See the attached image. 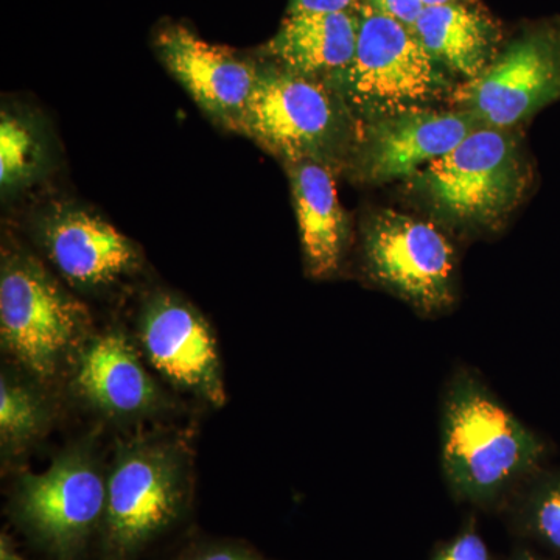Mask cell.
Returning <instances> with one entry per match:
<instances>
[{
    "instance_id": "obj_1",
    "label": "cell",
    "mask_w": 560,
    "mask_h": 560,
    "mask_svg": "<svg viewBox=\"0 0 560 560\" xmlns=\"http://www.w3.org/2000/svg\"><path fill=\"white\" fill-rule=\"evenodd\" d=\"M194 451L183 431L117 442L106 466V506L92 560H140L175 536L194 508Z\"/></svg>"
},
{
    "instance_id": "obj_2",
    "label": "cell",
    "mask_w": 560,
    "mask_h": 560,
    "mask_svg": "<svg viewBox=\"0 0 560 560\" xmlns=\"http://www.w3.org/2000/svg\"><path fill=\"white\" fill-rule=\"evenodd\" d=\"M106 506L97 433L65 448L49 469L18 475L5 514L46 560H92Z\"/></svg>"
},
{
    "instance_id": "obj_3",
    "label": "cell",
    "mask_w": 560,
    "mask_h": 560,
    "mask_svg": "<svg viewBox=\"0 0 560 560\" xmlns=\"http://www.w3.org/2000/svg\"><path fill=\"white\" fill-rule=\"evenodd\" d=\"M91 334L86 305L58 285L35 257L3 254L0 342L9 366L55 390Z\"/></svg>"
},
{
    "instance_id": "obj_4",
    "label": "cell",
    "mask_w": 560,
    "mask_h": 560,
    "mask_svg": "<svg viewBox=\"0 0 560 560\" xmlns=\"http://www.w3.org/2000/svg\"><path fill=\"white\" fill-rule=\"evenodd\" d=\"M541 448L477 377L456 375L442 412V466L456 495L495 499L539 463Z\"/></svg>"
},
{
    "instance_id": "obj_5",
    "label": "cell",
    "mask_w": 560,
    "mask_h": 560,
    "mask_svg": "<svg viewBox=\"0 0 560 560\" xmlns=\"http://www.w3.org/2000/svg\"><path fill=\"white\" fill-rule=\"evenodd\" d=\"M352 61L331 75L346 109L371 121L423 109L448 90L444 66L399 21L364 7Z\"/></svg>"
},
{
    "instance_id": "obj_6",
    "label": "cell",
    "mask_w": 560,
    "mask_h": 560,
    "mask_svg": "<svg viewBox=\"0 0 560 560\" xmlns=\"http://www.w3.org/2000/svg\"><path fill=\"white\" fill-rule=\"evenodd\" d=\"M418 179L445 215L493 226L522 200L528 171L514 139L499 128L480 127L423 167Z\"/></svg>"
},
{
    "instance_id": "obj_7",
    "label": "cell",
    "mask_w": 560,
    "mask_h": 560,
    "mask_svg": "<svg viewBox=\"0 0 560 560\" xmlns=\"http://www.w3.org/2000/svg\"><path fill=\"white\" fill-rule=\"evenodd\" d=\"M238 131L293 162L327 160L345 138V113L329 90L290 70L259 72Z\"/></svg>"
},
{
    "instance_id": "obj_8",
    "label": "cell",
    "mask_w": 560,
    "mask_h": 560,
    "mask_svg": "<svg viewBox=\"0 0 560 560\" xmlns=\"http://www.w3.org/2000/svg\"><path fill=\"white\" fill-rule=\"evenodd\" d=\"M368 276L423 313L455 302V250L433 224L397 212L375 215L364 232Z\"/></svg>"
},
{
    "instance_id": "obj_9",
    "label": "cell",
    "mask_w": 560,
    "mask_h": 560,
    "mask_svg": "<svg viewBox=\"0 0 560 560\" xmlns=\"http://www.w3.org/2000/svg\"><path fill=\"white\" fill-rule=\"evenodd\" d=\"M136 345L173 388L213 408L226 404L215 335L187 302L172 294L154 296L140 315Z\"/></svg>"
},
{
    "instance_id": "obj_10",
    "label": "cell",
    "mask_w": 560,
    "mask_h": 560,
    "mask_svg": "<svg viewBox=\"0 0 560 560\" xmlns=\"http://www.w3.org/2000/svg\"><path fill=\"white\" fill-rule=\"evenodd\" d=\"M560 101V35L530 33L460 88L464 110L492 128H506Z\"/></svg>"
},
{
    "instance_id": "obj_11",
    "label": "cell",
    "mask_w": 560,
    "mask_h": 560,
    "mask_svg": "<svg viewBox=\"0 0 560 560\" xmlns=\"http://www.w3.org/2000/svg\"><path fill=\"white\" fill-rule=\"evenodd\" d=\"M66 381L84 407L108 422H142L171 407L138 345L120 329L92 331Z\"/></svg>"
},
{
    "instance_id": "obj_12",
    "label": "cell",
    "mask_w": 560,
    "mask_h": 560,
    "mask_svg": "<svg viewBox=\"0 0 560 560\" xmlns=\"http://www.w3.org/2000/svg\"><path fill=\"white\" fill-rule=\"evenodd\" d=\"M480 121L470 113L415 109L371 121L361 145L359 172L372 183L418 175L459 145Z\"/></svg>"
},
{
    "instance_id": "obj_13",
    "label": "cell",
    "mask_w": 560,
    "mask_h": 560,
    "mask_svg": "<svg viewBox=\"0 0 560 560\" xmlns=\"http://www.w3.org/2000/svg\"><path fill=\"white\" fill-rule=\"evenodd\" d=\"M158 49L168 70L206 113L234 130L241 128L259 79L254 66L206 43L183 25L161 32Z\"/></svg>"
},
{
    "instance_id": "obj_14",
    "label": "cell",
    "mask_w": 560,
    "mask_h": 560,
    "mask_svg": "<svg viewBox=\"0 0 560 560\" xmlns=\"http://www.w3.org/2000/svg\"><path fill=\"white\" fill-rule=\"evenodd\" d=\"M43 243L62 278L83 290L108 289L131 276L140 265L135 243L86 210L60 209L51 213L44 224Z\"/></svg>"
},
{
    "instance_id": "obj_15",
    "label": "cell",
    "mask_w": 560,
    "mask_h": 560,
    "mask_svg": "<svg viewBox=\"0 0 560 560\" xmlns=\"http://www.w3.org/2000/svg\"><path fill=\"white\" fill-rule=\"evenodd\" d=\"M290 178L305 268L313 278H330L340 270L348 245L334 176L320 162L301 161L291 164Z\"/></svg>"
},
{
    "instance_id": "obj_16",
    "label": "cell",
    "mask_w": 560,
    "mask_h": 560,
    "mask_svg": "<svg viewBox=\"0 0 560 560\" xmlns=\"http://www.w3.org/2000/svg\"><path fill=\"white\" fill-rule=\"evenodd\" d=\"M360 21L349 13H290L267 50L298 75H335L352 61Z\"/></svg>"
},
{
    "instance_id": "obj_17",
    "label": "cell",
    "mask_w": 560,
    "mask_h": 560,
    "mask_svg": "<svg viewBox=\"0 0 560 560\" xmlns=\"http://www.w3.org/2000/svg\"><path fill=\"white\" fill-rule=\"evenodd\" d=\"M415 33L431 57L470 80L488 69L495 49L492 24L459 2L425 7Z\"/></svg>"
},
{
    "instance_id": "obj_18",
    "label": "cell",
    "mask_w": 560,
    "mask_h": 560,
    "mask_svg": "<svg viewBox=\"0 0 560 560\" xmlns=\"http://www.w3.org/2000/svg\"><path fill=\"white\" fill-rule=\"evenodd\" d=\"M50 393L14 368H3L0 375V453L3 466L21 458L49 433L55 419Z\"/></svg>"
},
{
    "instance_id": "obj_19",
    "label": "cell",
    "mask_w": 560,
    "mask_h": 560,
    "mask_svg": "<svg viewBox=\"0 0 560 560\" xmlns=\"http://www.w3.org/2000/svg\"><path fill=\"white\" fill-rule=\"evenodd\" d=\"M38 145L27 127L3 113L0 119V183L3 187L24 183L35 171Z\"/></svg>"
},
{
    "instance_id": "obj_20",
    "label": "cell",
    "mask_w": 560,
    "mask_h": 560,
    "mask_svg": "<svg viewBox=\"0 0 560 560\" xmlns=\"http://www.w3.org/2000/svg\"><path fill=\"white\" fill-rule=\"evenodd\" d=\"M167 560H270L243 540L226 537H187Z\"/></svg>"
},
{
    "instance_id": "obj_21",
    "label": "cell",
    "mask_w": 560,
    "mask_h": 560,
    "mask_svg": "<svg viewBox=\"0 0 560 560\" xmlns=\"http://www.w3.org/2000/svg\"><path fill=\"white\" fill-rule=\"evenodd\" d=\"M536 526L541 537L560 550V482L540 497L536 508Z\"/></svg>"
},
{
    "instance_id": "obj_22",
    "label": "cell",
    "mask_w": 560,
    "mask_h": 560,
    "mask_svg": "<svg viewBox=\"0 0 560 560\" xmlns=\"http://www.w3.org/2000/svg\"><path fill=\"white\" fill-rule=\"evenodd\" d=\"M434 560H490L488 547L475 530H466L444 548Z\"/></svg>"
},
{
    "instance_id": "obj_23",
    "label": "cell",
    "mask_w": 560,
    "mask_h": 560,
    "mask_svg": "<svg viewBox=\"0 0 560 560\" xmlns=\"http://www.w3.org/2000/svg\"><path fill=\"white\" fill-rule=\"evenodd\" d=\"M372 9L378 13L386 14L393 20L399 21L405 27L415 32L416 22L425 10L422 0H370Z\"/></svg>"
},
{
    "instance_id": "obj_24",
    "label": "cell",
    "mask_w": 560,
    "mask_h": 560,
    "mask_svg": "<svg viewBox=\"0 0 560 560\" xmlns=\"http://www.w3.org/2000/svg\"><path fill=\"white\" fill-rule=\"evenodd\" d=\"M355 0H291L290 13H348Z\"/></svg>"
},
{
    "instance_id": "obj_25",
    "label": "cell",
    "mask_w": 560,
    "mask_h": 560,
    "mask_svg": "<svg viewBox=\"0 0 560 560\" xmlns=\"http://www.w3.org/2000/svg\"><path fill=\"white\" fill-rule=\"evenodd\" d=\"M0 560H31L20 550V545L14 541L9 533L0 534Z\"/></svg>"
},
{
    "instance_id": "obj_26",
    "label": "cell",
    "mask_w": 560,
    "mask_h": 560,
    "mask_svg": "<svg viewBox=\"0 0 560 560\" xmlns=\"http://www.w3.org/2000/svg\"><path fill=\"white\" fill-rule=\"evenodd\" d=\"M423 5L433 7V5H444V3H455L458 0H422Z\"/></svg>"
},
{
    "instance_id": "obj_27",
    "label": "cell",
    "mask_w": 560,
    "mask_h": 560,
    "mask_svg": "<svg viewBox=\"0 0 560 560\" xmlns=\"http://www.w3.org/2000/svg\"><path fill=\"white\" fill-rule=\"evenodd\" d=\"M521 560H539V559H534V558H523Z\"/></svg>"
}]
</instances>
